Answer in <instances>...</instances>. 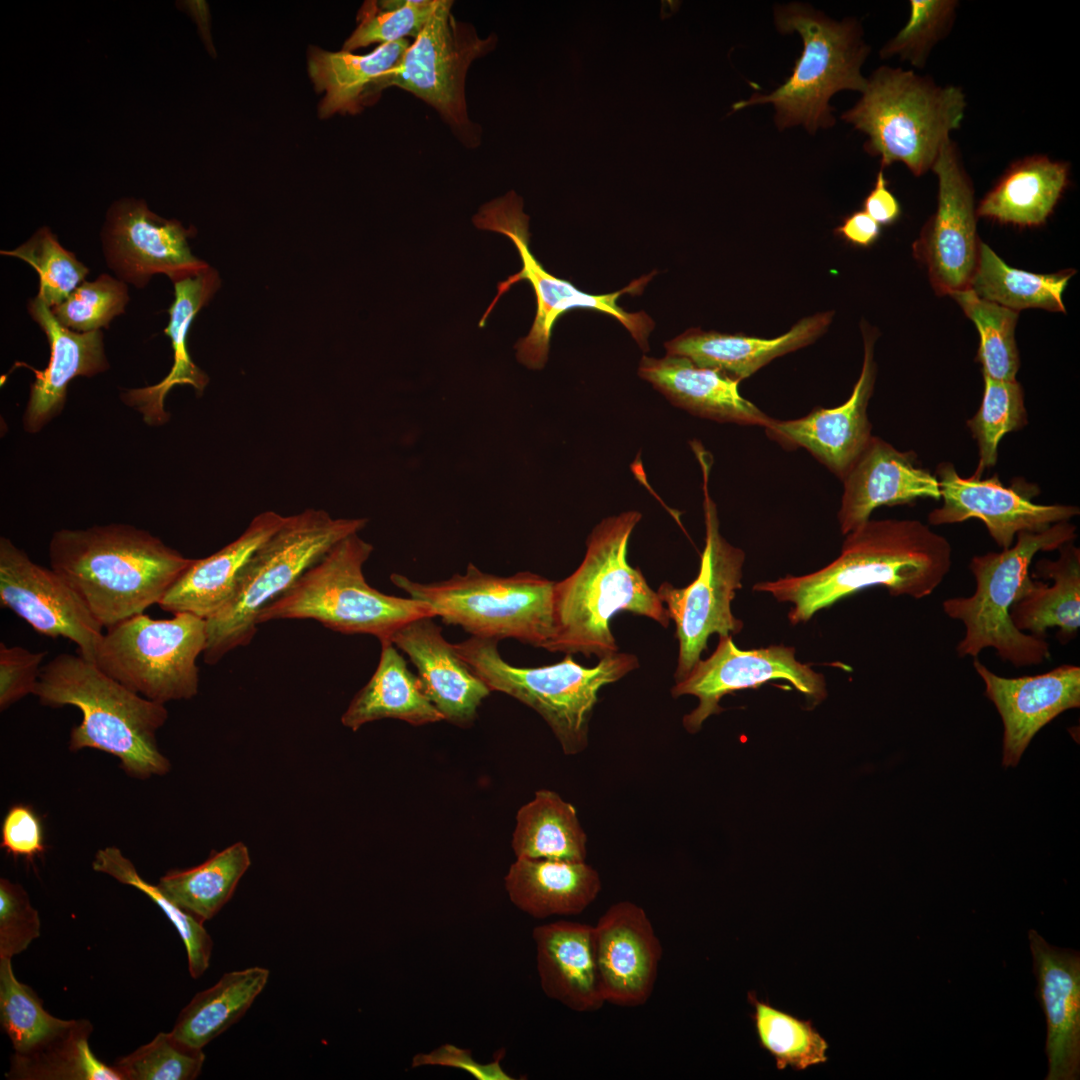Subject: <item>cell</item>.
<instances>
[{
  "label": "cell",
  "mask_w": 1080,
  "mask_h": 1080,
  "mask_svg": "<svg viewBox=\"0 0 1080 1080\" xmlns=\"http://www.w3.org/2000/svg\"><path fill=\"white\" fill-rule=\"evenodd\" d=\"M840 555L806 575H786L754 584L753 590L791 604L797 625L839 600L872 586L892 596L922 599L942 583L951 567L949 541L916 519H869L845 535Z\"/></svg>",
  "instance_id": "1"
},
{
  "label": "cell",
  "mask_w": 1080,
  "mask_h": 1080,
  "mask_svg": "<svg viewBox=\"0 0 1080 1080\" xmlns=\"http://www.w3.org/2000/svg\"><path fill=\"white\" fill-rule=\"evenodd\" d=\"M49 559L107 629L158 604L192 560L147 530L116 523L56 531Z\"/></svg>",
  "instance_id": "2"
},
{
  "label": "cell",
  "mask_w": 1080,
  "mask_h": 1080,
  "mask_svg": "<svg viewBox=\"0 0 1080 1080\" xmlns=\"http://www.w3.org/2000/svg\"><path fill=\"white\" fill-rule=\"evenodd\" d=\"M641 518L636 510L625 511L592 529L581 564L554 584L553 635L543 649L599 659L617 653L610 622L621 611L668 627L666 607L641 570L627 561L628 542Z\"/></svg>",
  "instance_id": "3"
},
{
  "label": "cell",
  "mask_w": 1080,
  "mask_h": 1080,
  "mask_svg": "<svg viewBox=\"0 0 1080 1080\" xmlns=\"http://www.w3.org/2000/svg\"><path fill=\"white\" fill-rule=\"evenodd\" d=\"M34 695L44 706L71 705L82 721L70 733L69 749H98L119 758L133 778L165 775L169 760L156 734L167 718L164 704L128 689L81 655L61 653L42 666Z\"/></svg>",
  "instance_id": "4"
},
{
  "label": "cell",
  "mask_w": 1080,
  "mask_h": 1080,
  "mask_svg": "<svg viewBox=\"0 0 1080 1080\" xmlns=\"http://www.w3.org/2000/svg\"><path fill=\"white\" fill-rule=\"evenodd\" d=\"M966 108L957 86H939L912 70L882 66L867 79L859 101L841 117L868 136L865 150L882 168L902 162L915 175L931 170Z\"/></svg>",
  "instance_id": "5"
},
{
  "label": "cell",
  "mask_w": 1080,
  "mask_h": 1080,
  "mask_svg": "<svg viewBox=\"0 0 1080 1080\" xmlns=\"http://www.w3.org/2000/svg\"><path fill=\"white\" fill-rule=\"evenodd\" d=\"M367 522L365 518H333L325 510L312 508L286 516L281 527L243 567L231 600L206 620L204 662L214 665L232 650L250 644L261 610L285 593L335 544L359 533Z\"/></svg>",
  "instance_id": "6"
},
{
  "label": "cell",
  "mask_w": 1080,
  "mask_h": 1080,
  "mask_svg": "<svg viewBox=\"0 0 1080 1080\" xmlns=\"http://www.w3.org/2000/svg\"><path fill=\"white\" fill-rule=\"evenodd\" d=\"M372 551L358 533L342 539L261 610L258 624L312 619L339 633L368 634L382 642L412 620L436 617L430 604L384 594L366 582L363 565Z\"/></svg>",
  "instance_id": "7"
},
{
  "label": "cell",
  "mask_w": 1080,
  "mask_h": 1080,
  "mask_svg": "<svg viewBox=\"0 0 1080 1080\" xmlns=\"http://www.w3.org/2000/svg\"><path fill=\"white\" fill-rule=\"evenodd\" d=\"M498 642L471 636L454 644L458 655L491 689L535 710L549 725L565 755L582 753L589 743V723L600 689L639 667L630 653H614L585 667L566 654L540 667H517L499 653Z\"/></svg>",
  "instance_id": "8"
},
{
  "label": "cell",
  "mask_w": 1080,
  "mask_h": 1080,
  "mask_svg": "<svg viewBox=\"0 0 1080 1080\" xmlns=\"http://www.w3.org/2000/svg\"><path fill=\"white\" fill-rule=\"evenodd\" d=\"M1076 526L1058 522L1039 532L1022 531L1016 541L1001 552L974 556L969 564L975 592L968 597L948 598L942 603L944 613L960 621L964 637L956 646L959 657H977L986 648L1017 668L1040 665L1050 659L1045 638L1017 629L1010 611L1018 599L1029 568L1040 551H1052L1076 539Z\"/></svg>",
  "instance_id": "9"
},
{
  "label": "cell",
  "mask_w": 1080,
  "mask_h": 1080,
  "mask_svg": "<svg viewBox=\"0 0 1080 1080\" xmlns=\"http://www.w3.org/2000/svg\"><path fill=\"white\" fill-rule=\"evenodd\" d=\"M775 22L780 32H797L803 51L790 77L770 94L754 93L732 105L733 111L771 103L779 129L802 125L809 133L835 123L830 98L840 90L862 93L867 79L861 66L868 54L854 20L833 21L802 4L779 6Z\"/></svg>",
  "instance_id": "10"
},
{
  "label": "cell",
  "mask_w": 1080,
  "mask_h": 1080,
  "mask_svg": "<svg viewBox=\"0 0 1080 1080\" xmlns=\"http://www.w3.org/2000/svg\"><path fill=\"white\" fill-rule=\"evenodd\" d=\"M391 582L410 598L424 601L447 625L471 636L514 638L543 648L553 635L554 581L528 571L503 577L469 563L465 574L420 583L393 573Z\"/></svg>",
  "instance_id": "11"
},
{
  "label": "cell",
  "mask_w": 1080,
  "mask_h": 1080,
  "mask_svg": "<svg viewBox=\"0 0 1080 1080\" xmlns=\"http://www.w3.org/2000/svg\"><path fill=\"white\" fill-rule=\"evenodd\" d=\"M475 226L508 237L516 247L522 267L515 274L498 283L497 294L483 314L479 327L499 299L511 286L527 281L535 294L536 314L529 333L515 345L517 360L529 369H542L548 359L550 340L556 321L572 309H590L603 312L617 319L632 335L640 348L649 351L648 337L654 329L653 320L644 312H627L618 305L621 295L640 293L655 274L641 277L627 287L609 294L593 295L579 290L571 282L556 277L545 270L529 247V217L523 212L522 200L510 191L505 196L483 205L473 217Z\"/></svg>",
  "instance_id": "12"
},
{
  "label": "cell",
  "mask_w": 1080,
  "mask_h": 1080,
  "mask_svg": "<svg viewBox=\"0 0 1080 1080\" xmlns=\"http://www.w3.org/2000/svg\"><path fill=\"white\" fill-rule=\"evenodd\" d=\"M173 615L153 619L142 613L108 628L94 663L149 700L165 704L193 698L199 686L197 658L207 642L206 620Z\"/></svg>",
  "instance_id": "13"
},
{
  "label": "cell",
  "mask_w": 1080,
  "mask_h": 1080,
  "mask_svg": "<svg viewBox=\"0 0 1080 1080\" xmlns=\"http://www.w3.org/2000/svg\"><path fill=\"white\" fill-rule=\"evenodd\" d=\"M701 447L697 443L693 446L703 473L705 546L699 572L686 587L663 582L656 592L676 626L679 653L675 682L684 679L701 659L712 634L734 635L744 626L732 613L731 603L742 587L745 553L720 532L717 507L708 490L711 464Z\"/></svg>",
  "instance_id": "14"
},
{
  "label": "cell",
  "mask_w": 1080,
  "mask_h": 1080,
  "mask_svg": "<svg viewBox=\"0 0 1080 1080\" xmlns=\"http://www.w3.org/2000/svg\"><path fill=\"white\" fill-rule=\"evenodd\" d=\"M452 5L451 0H434L415 41L398 65L374 85L407 90L435 108L454 131L472 143L477 132L467 113L466 75L471 63L496 45V37L480 38L471 25L453 17Z\"/></svg>",
  "instance_id": "15"
},
{
  "label": "cell",
  "mask_w": 1080,
  "mask_h": 1080,
  "mask_svg": "<svg viewBox=\"0 0 1080 1080\" xmlns=\"http://www.w3.org/2000/svg\"><path fill=\"white\" fill-rule=\"evenodd\" d=\"M796 649L785 645L741 650L732 635L719 636L715 651L700 659L689 674L675 682L670 692L673 698L692 695L698 705L682 719L685 730L697 733L703 723L723 708L720 700L727 694L757 688L772 680H787L804 695L810 706H817L827 697L826 681L821 673L796 659Z\"/></svg>",
  "instance_id": "16"
},
{
  "label": "cell",
  "mask_w": 1080,
  "mask_h": 1080,
  "mask_svg": "<svg viewBox=\"0 0 1080 1080\" xmlns=\"http://www.w3.org/2000/svg\"><path fill=\"white\" fill-rule=\"evenodd\" d=\"M194 229L151 211L143 199L123 197L107 210L100 232L102 251L116 277L144 288L156 274L174 283L210 267L193 255L188 238Z\"/></svg>",
  "instance_id": "17"
},
{
  "label": "cell",
  "mask_w": 1080,
  "mask_h": 1080,
  "mask_svg": "<svg viewBox=\"0 0 1080 1080\" xmlns=\"http://www.w3.org/2000/svg\"><path fill=\"white\" fill-rule=\"evenodd\" d=\"M931 170L938 178L937 209L913 245L927 268L935 292L953 294L969 288L980 240L972 182L955 143L942 146Z\"/></svg>",
  "instance_id": "18"
},
{
  "label": "cell",
  "mask_w": 1080,
  "mask_h": 1080,
  "mask_svg": "<svg viewBox=\"0 0 1080 1080\" xmlns=\"http://www.w3.org/2000/svg\"><path fill=\"white\" fill-rule=\"evenodd\" d=\"M935 476L943 503L928 514V522L943 525L978 519L1002 549L1012 546L1019 532L1043 531L1079 514L1074 505L1034 503L1037 487L1023 480L1007 487L997 474L964 478L951 462L939 463Z\"/></svg>",
  "instance_id": "19"
},
{
  "label": "cell",
  "mask_w": 1080,
  "mask_h": 1080,
  "mask_svg": "<svg viewBox=\"0 0 1080 1080\" xmlns=\"http://www.w3.org/2000/svg\"><path fill=\"white\" fill-rule=\"evenodd\" d=\"M0 604L48 637L74 642L79 655L95 662L103 627L67 582L6 537L0 538Z\"/></svg>",
  "instance_id": "20"
},
{
  "label": "cell",
  "mask_w": 1080,
  "mask_h": 1080,
  "mask_svg": "<svg viewBox=\"0 0 1080 1080\" xmlns=\"http://www.w3.org/2000/svg\"><path fill=\"white\" fill-rule=\"evenodd\" d=\"M592 940L605 1003L644 1005L654 990L663 955L645 910L628 900L612 904L592 925Z\"/></svg>",
  "instance_id": "21"
},
{
  "label": "cell",
  "mask_w": 1080,
  "mask_h": 1080,
  "mask_svg": "<svg viewBox=\"0 0 1080 1080\" xmlns=\"http://www.w3.org/2000/svg\"><path fill=\"white\" fill-rule=\"evenodd\" d=\"M862 333V370L845 403L834 408L815 407L806 416L794 420L772 418L765 427L769 438L787 449H806L841 480L872 437L867 408L877 372L876 334L866 325H862Z\"/></svg>",
  "instance_id": "22"
},
{
  "label": "cell",
  "mask_w": 1080,
  "mask_h": 1080,
  "mask_svg": "<svg viewBox=\"0 0 1080 1080\" xmlns=\"http://www.w3.org/2000/svg\"><path fill=\"white\" fill-rule=\"evenodd\" d=\"M973 666L1001 716L1003 766L1014 767L1032 738L1062 712L1080 706V667L1063 664L1039 675L1001 677L978 659Z\"/></svg>",
  "instance_id": "23"
},
{
  "label": "cell",
  "mask_w": 1080,
  "mask_h": 1080,
  "mask_svg": "<svg viewBox=\"0 0 1080 1080\" xmlns=\"http://www.w3.org/2000/svg\"><path fill=\"white\" fill-rule=\"evenodd\" d=\"M1036 998L1045 1014V1080H1078L1080 1076V954L1048 943L1028 931Z\"/></svg>",
  "instance_id": "24"
},
{
  "label": "cell",
  "mask_w": 1080,
  "mask_h": 1080,
  "mask_svg": "<svg viewBox=\"0 0 1080 1080\" xmlns=\"http://www.w3.org/2000/svg\"><path fill=\"white\" fill-rule=\"evenodd\" d=\"M916 454L902 452L873 436L842 479L838 521L843 535L870 519L880 506L941 498L935 475L916 463Z\"/></svg>",
  "instance_id": "25"
},
{
  "label": "cell",
  "mask_w": 1080,
  "mask_h": 1080,
  "mask_svg": "<svg viewBox=\"0 0 1080 1080\" xmlns=\"http://www.w3.org/2000/svg\"><path fill=\"white\" fill-rule=\"evenodd\" d=\"M390 641L410 658L423 693L444 720L471 726L491 689L444 638L442 627L432 617L418 618L396 630Z\"/></svg>",
  "instance_id": "26"
},
{
  "label": "cell",
  "mask_w": 1080,
  "mask_h": 1080,
  "mask_svg": "<svg viewBox=\"0 0 1080 1080\" xmlns=\"http://www.w3.org/2000/svg\"><path fill=\"white\" fill-rule=\"evenodd\" d=\"M31 318L45 333L50 347L44 370H33L35 380L23 414V428L38 433L64 408L70 381L105 372L109 362L104 351L102 330L76 332L60 324L49 307L37 296L27 302Z\"/></svg>",
  "instance_id": "27"
},
{
  "label": "cell",
  "mask_w": 1080,
  "mask_h": 1080,
  "mask_svg": "<svg viewBox=\"0 0 1080 1080\" xmlns=\"http://www.w3.org/2000/svg\"><path fill=\"white\" fill-rule=\"evenodd\" d=\"M638 375L674 406L695 416L764 428L772 420L740 394L739 380L720 370L698 366L685 356H643Z\"/></svg>",
  "instance_id": "28"
},
{
  "label": "cell",
  "mask_w": 1080,
  "mask_h": 1080,
  "mask_svg": "<svg viewBox=\"0 0 1080 1080\" xmlns=\"http://www.w3.org/2000/svg\"><path fill=\"white\" fill-rule=\"evenodd\" d=\"M286 516L264 511L244 532L217 552L192 559L159 601L172 614L189 613L208 620L233 597L243 567L255 550L284 523Z\"/></svg>",
  "instance_id": "29"
},
{
  "label": "cell",
  "mask_w": 1080,
  "mask_h": 1080,
  "mask_svg": "<svg viewBox=\"0 0 1080 1080\" xmlns=\"http://www.w3.org/2000/svg\"><path fill=\"white\" fill-rule=\"evenodd\" d=\"M833 316L831 310L805 317L788 332L771 339L690 328L664 346L669 354L685 356L698 366L720 370L741 381L773 359L816 341L826 332Z\"/></svg>",
  "instance_id": "30"
},
{
  "label": "cell",
  "mask_w": 1080,
  "mask_h": 1080,
  "mask_svg": "<svg viewBox=\"0 0 1080 1080\" xmlns=\"http://www.w3.org/2000/svg\"><path fill=\"white\" fill-rule=\"evenodd\" d=\"M532 936L545 995L574 1012L602 1008L605 1000L596 971L592 925L559 920L536 926Z\"/></svg>",
  "instance_id": "31"
},
{
  "label": "cell",
  "mask_w": 1080,
  "mask_h": 1080,
  "mask_svg": "<svg viewBox=\"0 0 1080 1080\" xmlns=\"http://www.w3.org/2000/svg\"><path fill=\"white\" fill-rule=\"evenodd\" d=\"M173 284L174 300L168 309L169 322L164 329L173 349L172 368L159 383L126 390L121 394L123 402L139 411L149 425H162L169 419L164 400L174 386L190 385L201 394L209 381L206 373L192 361L187 338L192 321L219 289L220 276L217 270L208 267L196 276Z\"/></svg>",
  "instance_id": "32"
},
{
  "label": "cell",
  "mask_w": 1080,
  "mask_h": 1080,
  "mask_svg": "<svg viewBox=\"0 0 1080 1080\" xmlns=\"http://www.w3.org/2000/svg\"><path fill=\"white\" fill-rule=\"evenodd\" d=\"M1058 550V559L1036 562L1010 616L1017 629L1038 638L1057 627L1058 640L1066 643L1080 627V550L1074 541Z\"/></svg>",
  "instance_id": "33"
},
{
  "label": "cell",
  "mask_w": 1080,
  "mask_h": 1080,
  "mask_svg": "<svg viewBox=\"0 0 1080 1080\" xmlns=\"http://www.w3.org/2000/svg\"><path fill=\"white\" fill-rule=\"evenodd\" d=\"M504 883L511 902L536 919L578 915L602 889L598 871L586 861L516 858Z\"/></svg>",
  "instance_id": "34"
},
{
  "label": "cell",
  "mask_w": 1080,
  "mask_h": 1080,
  "mask_svg": "<svg viewBox=\"0 0 1080 1080\" xmlns=\"http://www.w3.org/2000/svg\"><path fill=\"white\" fill-rule=\"evenodd\" d=\"M1069 182V165L1044 155L1014 163L976 208L977 217L1022 227L1043 225Z\"/></svg>",
  "instance_id": "35"
},
{
  "label": "cell",
  "mask_w": 1080,
  "mask_h": 1080,
  "mask_svg": "<svg viewBox=\"0 0 1080 1080\" xmlns=\"http://www.w3.org/2000/svg\"><path fill=\"white\" fill-rule=\"evenodd\" d=\"M378 666L349 703L341 723L357 731L366 723L392 718L413 726L444 721L423 693L417 675L390 641H382Z\"/></svg>",
  "instance_id": "36"
},
{
  "label": "cell",
  "mask_w": 1080,
  "mask_h": 1080,
  "mask_svg": "<svg viewBox=\"0 0 1080 1080\" xmlns=\"http://www.w3.org/2000/svg\"><path fill=\"white\" fill-rule=\"evenodd\" d=\"M587 841L576 808L540 789L517 811L511 846L516 858L584 862Z\"/></svg>",
  "instance_id": "37"
},
{
  "label": "cell",
  "mask_w": 1080,
  "mask_h": 1080,
  "mask_svg": "<svg viewBox=\"0 0 1080 1080\" xmlns=\"http://www.w3.org/2000/svg\"><path fill=\"white\" fill-rule=\"evenodd\" d=\"M269 975L267 968L259 966L223 974L181 1010L171 1032L184 1043L203 1049L245 1015Z\"/></svg>",
  "instance_id": "38"
},
{
  "label": "cell",
  "mask_w": 1080,
  "mask_h": 1080,
  "mask_svg": "<svg viewBox=\"0 0 1080 1080\" xmlns=\"http://www.w3.org/2000/svg\"><path fill=\"white\" fill-rule=\"evenodd\" d=\"M410 46L408 39L380 44L367 55L348 51L315 50L308 60L309 75L318 92L325 91L319 112L328 117L356 110L368 85L375 84L400 62Z\"/></svg>",
  "instance_id": "39"
},
{
  "label": "cell",
  "mask_w": 1080,
  "mask_h": 1080,
  "mask_svg": "<svg viewBox=\"0 0 1080 1080\" xmlns=\"http://www.w3.org/2000/svg\"><path fill=\"white\" fill-rule=\"evenodd\" d=\"M250 864L247 846L236 842L212 851L195 867L167 872L157 885L176 905L204 923L231 899Z\"/></svg>",
  "instance_id": "40"
},
{
  "label": "cell",
  "mask_w": 1080,
  "mask_h": 1080,
  "mask_svg": "<svg viewBox=\"0 0 1080 1080\" xmlns=\"http://www.w3.org/2000/svg\"><path fill=\"white\" fill-rule=\"evenodd\" d=\"M1075 270L1038 274L1007 265L980 241L969 288L979 297L1014 311L1041 308L1065 312L1063 293Z\"/></svg>",
  "instance_id": "41"
},
{
  "label": "cell",
  "mask_w": 1080,
  "mask_h": 1080,
  "mask_svg": "<svg viewBox=\"0 0 1080 1080\" xmlns=\"http://www.w3.org/2000/svg\"><path fill=\"white\" fill-rule=\"evenodd\" d=\"M0 1023L11 1041V1059L20 1060L67 1036L77 1020L60 1019L46 1011L33 989L16 978L11 959L0 958Z\"/></svg>",
  "instance_id": "42"
},
{
  "label": "cell",
  "mask_w": 1080,
  "mask_h": 1080,
  "mask_svg": "<svg viewBox=\"0 0 1080 1080\" xmlns=\"http://www.w3.org/2000/svg\"><path fill=\"white\" fill-rule=\"evenodd\" d=\"M750 1015L760 1047L774 1059L776 1068L803 1071L828 1060L829 1045L811 1020H804L760 1000L748 992Z\"/></svg>",
  "instance_id": "43"
},
{
  "label": "cell",
  "mask_w": 1080,
  "mask_h": 1080,
  "mask_svg": "<svg viewBox=\"0 0 1080 1080\" xmlns=\"http://www.w3.org/2000/svg\"><path fill=\"white\" fill-rule=\"evenodd\" d=\"M91 1022L78 1019L64 1038L38 1054L10 1060L6 1077L12 1080H123L114 1065L100 1061L89 1046Z\"/></svg>",
  "instance_id": "44"
},
{
  "label": "cell",
  "mask_w": 1080,
  "mask_h": 1080,
  "mask_svg": "<svg viewBox=\"0 0 1080 1080\" xmlns=\"http://www.w3.org/2000/svg\"><path fill=\"white\" fill-rule=\"evenodd\" d=\"M92 868L148 896L174 925L183 941L191 977L197 979L204 974L209 967L213 940L203 922L176 905L158 885H153L143 879L134 864L117 847L98 850L92 862Z\"/></svg>",
  "instance_id": "45"
},
{
  "label": "cell",
  "mask_w": 1080,
  "mask_h": 1080,
  "mask_svg": "<svg viewBox=\"0 0 1080 1080\" xmlns=\"http://www.w3.org/2000/svg\"><path fill=\"white\" fill-rule=\"evenodd\" d=\"M951 296L979 332L977 360L982 365L983 375L1001 381L1016 380L1020 367L1015 342L1018 312L985 300L970 288Z\"/></svg>",
  "instance_id": "46"
},
{
  "label": "cell",
  "mask_w": 1080,
  "mask_h": 1080,
  "mask_svg": "<svg viewBox=\"0 0 1080 1080\" xmlns=\"http://www.w3.org/2000/svg\"><path fill=\"white\" fill-rule=\"evenodd\" d=\"M984 377L983 399L978 411L967 421L979 450L974 477L996 465L998 445L1009 432L1018 431L1028 423L1022 386L1016 381Z\"/></svg>",
  "instance_id": "47"
},
{
  "label": "cell",
  "mask_w": 1080,
  "mask_h": 1080,
  "mask_svg": "<svg viewBox=\"0 0 1080 1080\" xmlns=\"http://www.w3.org/2000/svg\"><path fill=\"white\" fill-rule=\"evenodd\" d=\"M0 253L21 259L36 270L39 276L36 296L50 309L62 303L89 273V268L64 248L47 226L40 227L18 247Z\"/></svg>",
  "instance_id": "48"
},
{
  "label": "cell",
  "mask_w": 1080,
  "mask_h": 1080,
  "mask_svg": "<svg viewBox=\"0 0 1080 1080\" xmlns=\"http://www.w3.org/2000/svg\"><path fill=\"white\" fill-rule=\"evenodd\" d=\"M205 1061L203 1049L160 1032L149 1043L113 1064L123 1080H194Z\"/></svg>",
  "instance_id": "49"
},
{
  "label": "cell",
  "mask_w": 1080,
  "mask_h": 1080,
  "mask_svg": "<svg viewBox=\"0 0 1080 1080\" xmlns=\"http://www.w3.org/2000/svg\"><path fill=\"white\" fill-rule=\"evenodd\" d=\"M128 301L127 284L103 273L93 281L82 282L50 310L64 327L76 332H91L108 328L116 316L125 312Z\"/></svg>",
  "instance_id": "50"
},
{
  "label": "cell",
  "mask_w": 1080,
  "mask_h": 1080,
  "mask_svg": "<svg viewBox=\"0 0 1080 1080\" xmlns=\"http://www.w3.org/2000/svg\"><path fill=\"white\" fill-rule=\"evenodd\" d=\"M434 0H395L364 5L359 25L343 45L352 51L372 43L417 37L427 22Z\"/></svg>",
  "instance_id": "51"
},
{
  "label": "cell",
  "mask_w": 1080,
  "mask_h": 1080,
  "mask_svg": "<svg viewBox=\"0 0 1080 1080\" xmlns=\"http://www.w3.org/2000/svg\"><path fill=\"white\" fill-rule=\"evenodd\" d=\"M958 3L954 0H911L905 26L880 51L883 58L898 55L921 68L934 45L950 30Z\"/></svg>",
  "instance_id": "52"
},
{
  "label": "cell",
  "mask_w": 1080,
  "mask_h": 1080,
  "mask_svg": "<svg viewBox=\"0 0 1080 1080\" xmlns=\"http://www.w3.org/2000/svg\"><path fill=\"white\" fill-rule=\"evenodd\" d=\"M40 935L38 911L22 885L0 879V958L12 959Z\"/></svg>",
  "instance_id": "53"
},
{
  "label": "cell",
  "mask_w": 1080,
  "mask_h": 1080,
  "mask_svg": "<svg viewBox=\"0 0 1080 1080\" xmlns=\"http://www.w3.org/2000/svg\"><path fill=\"white\" fill-rule=\"evenodd\" d=\"M47 652H31L21 646L0 643V710L4 711L28 694H34Z\"/></svg>",
  "instance_id": "54"
},
{
  "label": "cell",
  "mask_w": 1080,
  "mask_h": 1080,
  "mask_svg": "<svg viewBox=\"0 0 1080 1080\" xmlns=\"http://www.w3.org/2000/svg\"><path fill=\"white\" fill-rule=\"evenodd\" d=\"M0 846L14 858L29 862L44 854L42 821L31 806L18 803L8 809L1 825Z\"/></svg>",
  "instance_id": "55"
},
{
  "label": "cell",
  "mask_w": 1080,
  "mask_h": 1080,
  "mask_svg": "<svg viewBox=\"0 0 1080 1080\" xmlns=\"http://www.w3.org/2000/svg\"><path fill=\"white\" fill-rule=\"evenodd\" d=\"M444 1066L462 1069L477 1080H512L504 1071L499 1060L488 1064L477 1062L470 1050L458 1048L452 1044H443L429 1053H418L413 1057L412 1068L420 1066Z\"/></svg>",
  "instance_id": "56"
},
{
  "label": "cell",
  "mask_w": 1080,
  "mask_h": 1080,
  "mask_svg": "<svg viewBox=\"0 0 1080 1080\" xmlns=\"http://www.w3.org/2000/svg\"><path fill=\"white\" fill-rule=\"evenodd\" d=\"M863 211L880 226L894 224L901 216V206L889 190L883 170L877 174L872 190L863 201Z\"/></svg>",
  "instance_id": "57"
},
{
  "label": "cell",
  "mask_w": 1080,
  "mask_h": 1080,
  "mask_svg": "<svg viewBox=\"0 0 1080 1080\" xmlns=\"http://www.w3.org/2000/svg\"><path fill=\"white\" fill-rule=\"evenodd\" d=\"M834 234L857 247H870L881 234V226L863 210L854 211L842 219Z\"/></svg>",
  "instance_id": "58"
}]
</instances>
